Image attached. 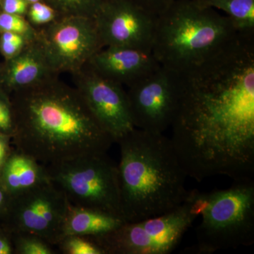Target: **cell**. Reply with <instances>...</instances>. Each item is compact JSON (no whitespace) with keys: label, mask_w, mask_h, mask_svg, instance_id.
<instances>
[{"label":"cell","mask_w":254,"mask_h":254,"mask_svg":"<svg viewBox=\"0 0 254 254\" xmlns=\"http://www.w3.org/2000/svg\"><path fill=\"white\" fill-rule=\"evenodd\" d=\"M123 218L134 222L182 204L187 177L172 142L162 133L134 128L117 141Z\"/></svg>","instance_id":"3"},{"label":"cell","mask_w":254,"mask_h":254,"mask_svg":"<svg viewBox=\"0 0 254 254\" xmlns=\"http://www.w3.org/2000/svg\"><path fill=\"white\" fill-rule=\"evenodd\" d=\"M25 45L0 39V52L6 60H9L17 55Z\"/></svg>","instance_id":"26"},{"label":"cell","mask_w":254,"mask_h":254,"mask_svg":"<svg viewBox=\"0 0 254 254\" xmlns=\"http://www.w3.org/2000/svg\"><path fill=\"white\" fill-rule=\"evenodd\" d=\"M200 7L223 11L241 34L254 35V0H192Z\"/></svg>","instance_id":"17"},{"label":"cell","mask_w":254,"mask_h":254,"mask_svg":"<svg viewBox=\"0 0 254 254\" xmlns=\"http://www.w3.org/2000/svg\"><path fill=\"white\" fill-rule=\"evenodd\" d=\"M178 73L170 139L187 177L253 178L254 36L240 34L203 63Z\"/></svg>","instance_id":"1"},{"label":"cell","mask_w":254,"mask_h":254,"mask_svg":"<svg viewBox=\"0 0 254 254\" xmlns=\"http://www.w3.org/2000/svg\"><path fill=\"white\" fill-rule=\"evenodd\" d=\"M137 6L154 16L168 9L175 0H131Z\"/></svg>","instance_id":"24"},{"label":"cell","mask_w":254,"mask_h":254,"mask_svg":"<svg viewBox=\"0 0 254 254\" xmlns=\"http://www.w3.org/2000/svg\"><path fill=\"white\" fill-rule=\"evenodd\" d=\"M69 202L50 180L9 197L6 210L14 235L41 237L52 246L63 239L64 222Z\"/></svg>","instance_id":"9"},{"label":"cell","mask_w":254,"mask_h":254,"mask_svg":"<svg viewBox=\"0 0 254 254\" xmlns=\"http://www.w3.org/2000/svg\"><path fill=\"white\" fill-rule=\"evenodd\" d=\"M11 98L16 150L44 166L107 153L115 143L76 87L58 76Z\"/></svg>","instance_id":"2"},{"label":"cell","mask_w":254,"mask_h":254,"mask_svg":"<svg viewBox=\"0 0 254 254\" xmlns=\"http://www.w3.org/2000/svg\"><path fill=\"white\" fill-rule=\"evenodd\" d=\"M26 19L34 28H39L48 24L58 17L56 11L44 1L30 3Z\"/></svg>","instance_id":"22"},{"label":"cell","mask_w":254,"mask_h":254,"mask_svg":"<svg viewBox=\"0 0 254 254\" xmlns=\"http://www.w3.org/2000/svg\"><path fill=\"white\" fill-rule=\"evenodd\" d=\"M199 216L194 202L186 200L167 213L134 222H125L105 235L88 237L105 254H168Z\"/></svg>","instance_id":"7"},{"label":"cell","mask_w":254,"mask_h":254,"mask_svg":"<svg viewBox=\"0 0 254 254\" xmlns=\"http://www.w3.org/2000/svg\"><path fill=\"white\" fill-rule=\"evenodd\" d=\"M230 18L192 0H175L156 17L152 53L177 72L209 59L240 36Z\"/></svg>","instance_id":"4"},{"label":"cell","mask_w":254,"mask_h":254,"mask_svg":"<svg viewBox=\"0 0 254 254\" xmlns=\"http://www.w3.org/2000/svg\"><path fill=\"white\" fill-rule=\"evenodd\" d=\"M9 138H11V137L9 135L0 132V175L4 168L5 163L7 161L11 153L9 145Z\"/></svg>","instance_id":"27"},{"label":"cell","mask_w":254,"mask_h":254,"mask_svg":"<svg viewBox=\"0 0 254 254\" xmlns=\"http://www.w3.org/2000/svg\"><path fill=\"white\" fill-rule=\"evenodd\" d=\"M14 252L18 254H54L52 245L41 237L32 235H15Z\"/></svg>","instance_id":"21"},{"label":"cell","mask_w":254,"mask_h":254,"mask_svg":"<svg viewBox=\"0 0 254 254\" xmlns=\"http://www.w3.org/2000/svg\"><path fill=\"white\" fill-rule=\"evenodd\" d=\"M87 64L103 77L127 87L160 66L152 53L117 47L102 48Z\"/></svg>","instance_id":"13"},{"label":"cell","mask_w":254,"mask_h":254,"mask_svg":"<svg viewBox=\"0 0 254 254\" xmlns=\"http://www.w3.org/2000/svg\"><path fill=\"white\" fill-rule=\"evenodd\" d=\"M9 196L6 193L1 183H0V209L6 210L9 203Z\"/></svg>","instance_id":"29"},{"label":"cell","mask_w":254,"mask_h":254,"mask_svg":"<svg viewBox=\"0 0 254 254\" xmlns=\"http://www.w3.org/2000/svg\"><path fill=\"white\" fill-rule=\"evenodd\" d=\"M57 246L64 254H105L99 246L86 237L65 236Z\"/></svg>","instance_id":"19"},{"label":"cell","mask_w":254,"mask_h":254,"mask_svg":"<svg viewBox=\"0 0 254 254\" xmlns=\"http://www.w3.org/2000/svg\"><path fill=\"white\" fill-rule=\"evenodd\" d=\"M127 88L135 128L162 133L170 128L180 95L177 71L160 65Z\"/></svg>","instance_id":"10"},{"label":"cell","mask_w":254,"mask_h":254,"mask_svg":"<svg viewBox=\"0 0 254 254\" xmlns=\"http://www.w3.org/2000/svg\"><path fill=\"white\" fill-rule=\"evenodd\" d=\"M46 168L50 180L63 190L70 204L124 220L118 165L107 153L86 155Z\"/></svg>","instance_id":"6"},{"label":"cell","mask_w":254,"mask_h":254,"mask_svg":"<svg viewBox=\"0 0 254 254\" xmlns=\"http://www.w3.org/2000/svg\"><path fill=\"white\" fill-rule=\"evenodd\" d=\"M93 20L103 48H132L152 53L156 16L131 0H109Z\"/></svg>","instance_id":"12"},{"label":"cell","mask_w":254,"mask_h":254,"mask_svg":"<svg viewBox=\"0 0 254 254\" xmlns=\"http://www.w3.org/2000/svg\"><path fill=\"white\" fill-rule=\"evenodd\" d=\"M109 0H43L56 11L58 16L94 18Z\"/></svg>","instance_id":"18"},{"label":"cell","mask_w":254,"mask_h":254,"mask_svg":"<svg viewBox=\"0 0 254 254\" xmlns=\"http://www.w3.org/2000/svg\"><path fill=\"white\" fill-rule=\"evenodd\" d=\"M36 31L37 41L57 74L78 72L103 48L93 18L58 16Z\"/></svg>","instance_id":"8"},{"label":"cell","mask_w":254,"mask_h":254,"mask_svg":"<svg viewBox=\"0 0 254 254\" xmlns=\"http://www.w3.org/2000/svg\"><path fill=\"white\" fill-rule=\"evenodd\" d=\"M48 180L44 165L18 150L11 152L0 175V183L9 197Z\"/></svg>","instance_id":"15"},{"label":"cell","mask_w":254,"mask_h":254,"mask_svg":"<svg viewBox=\"0 0 254 254\" xmlns=\"http://www.w3.org/2000/svg\"><path fill=\"white\" fill-rule=\"evenodd\" d=\"M125 222L123 218L111 214L69 204L64 222L63 238L68 235L102 236L117 230Z\"/></svg>","instance_id":"16"},{"label":"cell","mask_w":254,"mask_h":254,"mask_svg":"<svg viewBox=\"0 0 254 254\" xmlns=\"http://www.w3.org/2000/svg\"><path fill=\"white\" fill-rule=\"evenodd\" d=\"M14 252L9 240L6 237L0 236V254H11Z\"/></svg>","instance_id":"28"},{"label":"cell","mask_w":254,"mask_h":254,"mask_svg":"<svg viewBox=\"0 0 254 254\" xmlns=\"http://www.w3.org/2000/svg\"><path fill=\"white\" fill-rule=\"evenodd\" d=\"M26 1H27L28 2H29V3H33V2H36V1H43V0H26Z\"/></svg>","instance_id":"30"},{"label":"cell","mask_w":254,"mask_h":254,"mask_svg":"<svg viewBox=\"0 0 254 254\" xmlns=\"http://www.w3.org/2000/svg\"><path fill=\"white\" fill-rule=\"evenodd\" d=\"M30 3L26 0H0V9L7 14L25 16Z\"/></svg>","instance_id":"25"},{"label":"cell","mask_w":254,"mask_h":254,"mask_svg":"<svg viewBox=\"0 0 254 254\" xmlns=\"http://www.w3.org/2000/svg\"><path fill=\"white\" fill-rule=\"evenodd\" d=\"M11 32L26 37L29 41L36 38V28L28 22L25 16L0 12V33Z\"/></svg>","instance_id":"20"},{"label":"cell","mask_w":254,"mask_h":254,"mask_svg":"<svg viewBox=\"0 0 254 254\" xmlns=\"http://www.w3.org/2000/svg\"><path fill=\"white\" fill-rule=\"evenodd\" d=\"M14 130V115L11 100L3 90H0V132L12 138Z\"/></svg>","instance_id":"23"},{"label":"cell","mask_w":254,"mask_h":254,"mask_svg":"<svg viewBox=\"0 0 254 254\" xmlns=\"http://www.w3.org/2000/svg\"><path fill=\"white\" fill-rule=\"evenodd\" d=\"M190 196L202 218L194 252L213 254L254 243L253 179L235 181L230 188L210 193L193 190Z\"/></svg>","instance_id":"5"},{"label":"cell","mask_w":254,"mask_h":254,"mask_svg":"<svg viewBox=\"0 0 254 254\" xmlns=\"http://www.w3.org/2000/svg\"><path fill=\"white\" fill-rule=\"evenodd\" d=\"M50 66L36 38L28 42L13 58L6 60L1 83L11 93L40 84L58 76Z\"/></svg>","instance_id":"14"},{"label":"cell","mask_w":254,"mask_h":254,"mask_svg":"<svg viewBox=\"0 0 254 254\" xmlns=\"http://www.w3.org/2000/svg\"><path fill=\"white\" fill-rule=\"evenodd\" d=\"M72 75L74 86L114 141L135 128L123 85L103 77L88 64Z\"/></svg>","instance_id":"11"}]
</instances>
